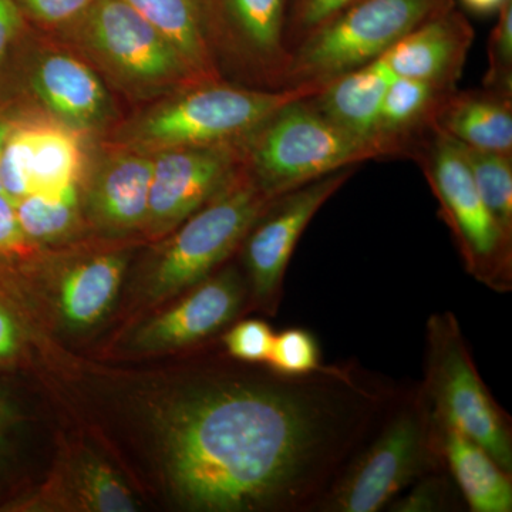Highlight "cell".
<instances>
[{
    "instance_id": "cell-1",
    "label": "cell",
    "mask_w": 512,
    "mask_h": 512,
    "mask_svg": "<svg viewBox=\"0 0 512 512\" xmlns=\"http://www.w3.org/2000/svg\"><path fill=\"white\" fill-rule=\"evenodd\" d=\"M404 392L356 362L202 383L165 417L168 483L188 510L318 511Z\"/></svg>"
},
{
    "instance_id": "cell-2",
    "label": "cell",
    "mask_w": 512,
    "mask_h": 512,
    "mask_svg": "<svg viewBox=\"0 0 512 512\" xmlns=\"http://www.w3.org/2000/svg\"><path fill=\"white\" fill-rule=\"evenodd\" d=\"M325 84L282 90L256 89L225 79L194 84L121 119L103 140L147 153L174 147L238 143L276 110L319 93Z\"/></svg>"
},
{
    "instance_id": "cell-3",
    "label": "cell",
    "mask_w": 512,
    "mask_h": 512,
    "mask_svg": "<svg viewBox=\"0 0 512 512\" xmlns=\"http://www.w3.org/2000/svg\"><path fill=\"white\" fill-rule=\"evenodd\" d=\"M3 104L40 111L94 140L120 123L106 80L69 43L30 28L0 70Z\"/></svg>"
},
{
    "instance_id": "cell-4",
    "label": "cell",
    "mask_w": 512,
    "mask_h": 512,
    "mask_svg": "<svg viewBox=\"0 0 512 512\" xmlns=\"http://www.w3.org/2000/svg\"><path fill=\"white\" fill-rule=\"evenodd\" d=\"M56 37L79 50L111 90L134 103H153L205 83L126 0H96L72 29Z\"/></svg>"
},
{
    "instance_id": "cell-5",
    "label": "cell",
    "mask_w": 512,
    "mask_h": 512,
    "mask_svg": "<svg viewBox=\"0 0 512 512\" xmlns=\"http://www.w3.org/2000/svg\"><path fill=\"white\" fill-rule=\"evenodd\" d=\"M386 157V148L346 133L309 97L276 110L242 140L245 170L272 200L343 168Z\"/></svg>"
},
{
    "instance_id": "cell-6",
    "label": "cell",
    "mask_w": 512,
    "mask_h": 512,
    "mask_svg": "<svg viewBox=\"0 0 512 512\" xmlns=\"http://www.w3.org/2000/svg\"><path fill=\"white\" fill-rule=\"evenodd\" d=\"M444 467L436 423L419 386L402 399L319 504L320 512L386 510L424 474Z\"/></svg>"
},
{
    "instance_id": "cell-7",
    "label": "cell",
    "mask_w": 512,
    "mask_h": 512,
    "mask_svg": "<svg viewBox=\"0 0 512 512\" xmlns=\"http://www.w3.org/2000/svg\"><path fill=\"white\" fill-rule=\"evenodd\" d=\"M454 8V0H356L289 52L286 89L330 82L382 57L402 37Z\"/></svg>"
},
{
    "instance_id": "cell-8",
    "label": "cell",
    "mask_w": 512,
    "mask_h": 512,
    "mask_svg": "<svg viewBox=\"0 0 512 512\" xmlns=\"http://www.w3.org/2000/svg\"><path fill=\"white\" fill-rule=\"evenodd\" d=\"M272 201L242 164L217 195L165 237L147 278L148 299L171 298L212 275L241 248Z\"/></svg>"
},
{
    "instance_id": "cell-9",
    "label": "cell",
    "mask_w": 512,
    "mask_h": 512,
    "mask_svg": "<svg viewBox=\"0 0 512 512\" xmlns=\"http://www.w3.org/2000/svg\"><path fill=\"white\" fill-rule=\"evenodd\" d=\"M407 157L423 171L468 274L495 292L511 291L512 237L485 207L456 141L431 128Z\"/></svg>"
},
{
    "instance_id": "cell-10",
    "label": "cell",
    "mask_w": 512,
    "mask_h": 512,
    "mask_svg": "<svg viewBox=\"0 0 512 512\" xmlns=\"http://www.w3.org/2000/svg\"><path fill=\"white\" fill-rule=\"evenodd\" d=\"M426 367L421 392L434 419L477 441L512 471L510 416L487 389L453 312L431 315L426 326Z\"/></svg>"
},
{
    "instance_id": "cell-11",
    "label": "cell",
    "mask_w": 512,
    "mask_h": 512,
    "mask_svg": "<svg viewBox=\"0 0 512 512\" xmlns=\"http://www.w3.org/2000/svg\"><path fill=\"white\" fill-rule=\"evenodd\" d=\"M286 2L200 0L205 33L221 74L228 69L256 89H286Z\"/></svg>"
},
{
    "instance_id": "cell-12",
    "label": "cell",
    "mask_w": 512,
    "mask_h": 512,
    "mask_svg": "<svg viewBox=\"0 0 512 512\" xmlns=\"http://www.w3.org/2000/svg\"><path fill=\"white\" fill-rule=\"evenodd\" d=\"M12 109L0 157L3 194L15 204L26 195L83 184L97 140L40 111Z\"/></svg>"
},
{
    "instance_id": "cell-13",
    "label": "cell",
    "mask_w": 512,
    "mask_h": 512,
    "mask_svg": "<svg viewBox=\"0 0 512 512\" xmlns=\"http://www.w3.org/2000/svg\"><path fill=\"white\" fill-rule=\"evenodd\" d=\"M355 173L356 167L343 168L279 195L255 222L241 245L249 302L255 309L276 315L286 268L299 238L322 205Z\"/></svg>"
},
{
    "instance_id": "cell-14",
    "label": "cell",
    "mask_w": 512,
    "mask_h": 512,
    "mask_svg": "<svg viewBox=\"0 0 512 512\" xmlns=\"http://www.w3.org/2000/svg\"><path fill=\"white\" fill-rule=\"evenodd\" d=\"M153 154L150 201L143 235L160 241L237 175L242 167V141L165 148Z\"/></svg>"
},
{
    "instance_id": "cell-15",
    "label": "cell",
    "mask_w": 512,
    "mask_h": 512,
    "mask_svg": "<svg viewBox=\"0 0 512 512\" xmlns=\"http://www.w3.org/2000/svg\"><path fill=\"white\" fill-rule=\"evenodd\" d=\"M153 167V154L147 151L97 140L83 184L87 225L104 237L143 234Z\"/></svg>"
},
{
    "instance_id": "cell-16",
    "label": "cell",
    "mask_w": 512,
    "mask_h": 512,
    "mask_svg": "<svg viewBox=\"0 0 512 512\" xmlns=\"http://www.w3.org/2000/svg\"><path fill=\"white\" fill-rule=\"evenodd\" d=\"M191 289L183 301L138 329L134 348L157 352L202 342L237 319L249 302L247 281L235 268L210 275Z\"/></svg>"
},
{
    "instance_id": "cell-17",
    "label": "cell",
    "mask_w": 512,
    "mask_h": 512,
    "mask_svg": "<svg viewBox=\"0 0 512 512\" xmlns=\"http://www.w3.org/2000/svg\"><path fill=\"white\" fill-rule=\"evenodd\" d=\"M473 42V26L453 8L402 37L382 59L396 76L451 92L456 90Z\"/></svg>"
},
{
    "instance_id": "cell-18",
    "label": "cell",
    "mask_w": 512,
    "mask_h": 512,
    "mask_svg": "<svg viewBox=\"0 0 512 512\" xmlns=\"http://www.w3.org/2000/svg\"><path fill=\"white\" fill-rule=\"evenodd\" d=\"M396 74L382 57L340 74L326 83L309 101L322 116L360 140L380 144L399 157L396 148L379 136L380 111L387 87Z\"/></svg>"
},
{
    "instance_id": "cell-19",
    "label": "cell",
    "mask_w": 512,
    "mask_h": 512,
    "mask_svg": "<svg viewBox=\"0 0 512 512\" xmlns=\"http://www.w3.org/2000/svg\"><path fill=\"white\" fill-rule=\"evenodd\" d=\"M431 128L463 146L512 154V96L494 90H453L441 100Z\"/></svg>"
},
{
    "instance_id": "cell-20",
    "label": "cell",
    "mask_w": 512,
    "mask_h": 512,
    "mask_svg": "<svg viewBox=\"0 0 512 512\" xmlns=\"http://www.w3.org/2000/svg\"><path fill=\"white\" fill-rule=\"evenodd\" d=\"M434 419V417H433ZM444 467L474 512H511V473L477 441L450 424L434 419Z\"/></svg>"
},
{
    "instance_id": "cell-21",
    "label": "cell",
    "mask_w": 512,
    "mask_h": 512,
    "mask_svg": "<svg viewBox=\"0 0 512 512\" xmlns=\"http://www.w3.org/2000/svg\"><path fill=\"white\" fill-rule=\"evenodd\" d=\"M127 255L99 252L74 262L60 282L59 308L70 328L96 325L110 311L126 272Z\"/></svg>"
},
{
    "instance_id": "cell-22",
    "label": "cell",
    "mask_w": 512,
    "mask_h": 512,
    "mask_svg": "<svg viewBox=\"0 0 512 512\" xmlns=\"http://www.w3.org/2000/svg\"><path fill=\"white\" fill-rule=\"evenodd\" d=\"M126 2L174 46L201 82L224 79L208 43L200 0Z\"/></svg>"
},
{
    "instance_id": "cell-23",
    "label": "cell",
    "mask_w": 512,
    "mask_h": 512,
    "mask_svg": "<svg viewBox=\"0 0 512 512\" xmlns=\"http://www.w3.org/2000/svg\"><path fill=\"white\" fill-rule=\"evenodd\" d=\"M448 93L421 80L394 77L383 97L379 136L399 157H407L414 141L431 130L434 113Z\"/></svg>"
},
{
    "instance_id": "cell-24",
    "label": "cell",
    "mask_w": 512,
    "mask_h": 512,
    "mask_svg": "<svg viewBox=\"0 0 512 512\" xmlns=\"http://www.w3.org/2000/svg\"><path fill=\"white\" fill-rule=\"evenodd\" d=\"M83 184L26 195L15 202L20 228L33 247L64 244L86 231Z\"/></svg>"
},
{
    "instance_id": "cell-25",
    "label": "cell",
    "mask_w": 512,
    "mask_h": 512,
    "mask_svg": "<svg viewBox=\"0 0 512 512\" xmlns=\"http://www.w3.org/2000/svg\"><path fill=\"white\" fill-rule=\"evenodd\" d=\"M457 146L485 207L512 237V154L476 150L460 143Z\"/></svg>"
},
{
    "instance_id": "cell-26",
    "label": "cell",
    "mask_w": 512,
    "mask_h": 512,
    "mask_svg": "<svg viewBox=\"0 0 512 512\" xmlns=\"http://www.w3.org/2000/svg\"><path fill=\"white\" fill-rule=\"evenodd\" d=\"M74 498L82 510L97 512L136 511L134 495L119 474L100 460L84 461L74 480Z\"/></svg>"
},
{
    "instance_id": "cell-27",
    "label": "cell",
    "mask_w": 512,
    "mask_h": 512,
    "mask_svg": "<svg viewBox=\"0 0 512 512\" xmlns=\"http://www.w3.org/2000/svg\"><path fill=\"white\" fill-rule=\"evenodd\" d=\"M464 498L446 468L424 474L409 487L406 495L387 505L392 512H444L463 510Z\"/></svg>"
},
{
    "instance_id": "cell-28",
    "label": "cell",
    "mask_w": 512,
    "mask_h": 512,
    "mask_svg": "<svg viewBox=\"0 0 512 512\" xmlns=\"http://www.w3.org/2000/svg\"><path fill=\"white\" fill-rule=\"evenodd\" d=\"M266 366L282 375L302 376L322 366V356L315 335L301 328L286 329L275 335Z\"/></svg>"
},
{
    "instance_id": "cell-29",
    "label": "cell",
    "mask_w": 512,
    "mask_h": 512,
    "mask_svg": "<svg viewBox=\"0 0 512 512\" xmlns=\"http://www.w3.org/2000/svg\"><path fill=\"white\" fill-rule=\"evenodd\" d=\"M30 28L63 35L89 12L96 0H15Z\"/></svg>"
},
{
    "instance_id": "cell-30",
    "label": "cell",
    "mask_w": 512,
    "mask_h": 512,
    "mask_svg": "<svg viewBox=\"0 0 512 512\" xmlns=\"http://www.w3.org/2000/svg\"><path fill=\"white\" fill-rule=\"evenodd\" d=\"M497 15V23L488 39L484 87L512 96V0H508Z\"/></svg>"
},
{
    "instance_id": "cell-31",
    "label": "cell",
    "mask_w": 512,
    "mask_h": 512,
    "mask_svg": "<svg viewBox=\"0 0 512 512\" xmlns=\"http://www.w3.org/2000/svg\"><path fill=\"white\" fill-rule=\"evenodd\" d=\"M275 333L261 319H247L235 323L222 339L228 355L248 365H266L271 355Z\"/></svg>"
},
{
    "instance_id": "cell-32",
    "label": "cell",
    "mask_w": 512,
    "mask_h": 512,
    "mask_svg": "<svg viewBox=\"0 0 512 512\" xmlns=\"http://www.w3.org/2000/svg\"><path fill=\"white\" fill-rule=\"evenodd\" d=\"M356 0H288L286 2V45L289 52L303 36L333 18Z\"/></svg>"
},
{
    "instance_id": "cell-33",
    "label": "cell",
    "mask_w": 512,
    "mask_h": 512,
    "mask_svg": "<svg viewBox=\"0 0 512 512\" xmlns=\"http://www.w3.org/2000/svg\"><path fill=\"white\" fill-rule=\"evenodd\" d=\"M37 252L20 228L15 204L0 192V261H20Z\"/></svg>"
},
{
    "instance_id": "cell-34",
    "label": "cell",
    "mask_w": 512,
    "mask_h": 512,
    "mask_svg": "<svg viewBox=\"0 0 512 512\" xmlns=\"http://www.w3.org/2000/svg\"><path fill=\"white\" fill-rule=\"evenodd\" d=\"M29 29L15 0H0V70Z\"/></svg>"
},
{
    "instance_id": "cell-35",
    "label": "cell",
    "mask_w": 512,
    "mask_h": 512,
    "mask_svg": "<svg viewBox=\"0 0 512 512\" xmlns=\"http://www.w3.org/2000/svg\"><path fill=\"white\" fill-rule=\"evenodd\" d=\"M20 348V329L12 313L0 303V360L10 359Z\"/></svg>"
},
{
    "instance_id": "cell-36",
    "label": "cell",
    "mask_w": 512,
    "mask_h": 512,
    "mask_svg": "<svg viewBox=\"0 0 512 512\" xmlns=\"http://www.w3.org/2000/svg\"><path fill=\"white\" fill-rule=\"evenodd\" d=\"M508 0H460L461 5L468 10V12L476 13L480 16H490L494 13L500 12Z\"/></svg>"
},
{
    "instance_id": "cell-37",
    "label": "cell",
    "mask_w": 512,
    "mask_h": 512,
    "mask_svg": "<svg viewBox=\"0 0 512 512\" xmlns=\"http://www.w3.org/2000/svg\"><path fill=\"white\" fill-rule=\"evenodd\" d=\"M12 119V107L8 106V104H2L0 106V157H2L3 144H5L6 136H8ZM0 192H3L2 185H0Z\"/></svg>"
},
{
    "instance_id": "cell-38",
    "label": "cell",
    "mask_w": 512,
    "mask_h": 512,
    "mask_svg": "<svg viewBox=\"0 0 512 512\" xmlns=\"http://www.w3.org/2000/svg\"><path fill=\"white\" fill-rule=\"evenodd\" d=\"M12 420V410H10L9 403L6 402L3 394L0 393V437L5 433L6 427L9 426Z\"/></svg>"
},
{
    "instance_id": "cell-39",
    "label": "cell",
    "mask_w": 512,
    "mask_h": 512,
    "mask_svg": "<svg viewBox=\"0 0 512 512\" xmlns=\"http://www.w3.org/2000/svg\"><path fill=\"white\" fill-rule=\"evenodd\" d=\"M2 104H3V103H2V97H0V106H2Z\"/></svg>"
}]
</instances>
